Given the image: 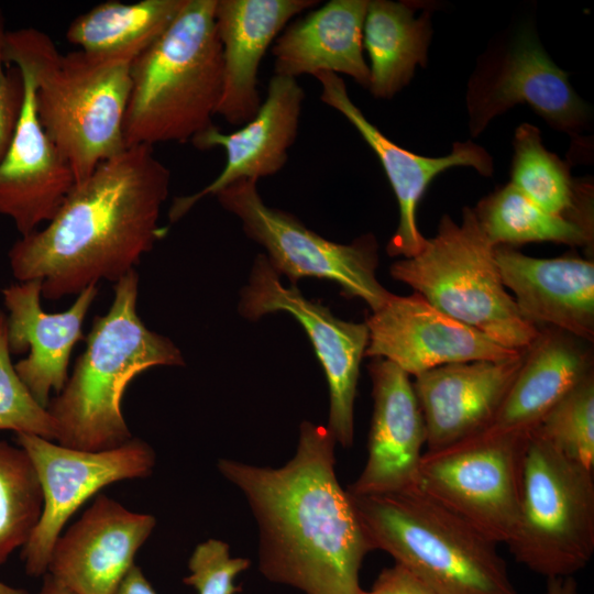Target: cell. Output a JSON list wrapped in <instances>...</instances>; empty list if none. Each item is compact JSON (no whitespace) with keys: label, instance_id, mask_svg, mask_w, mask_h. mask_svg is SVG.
I'll use <instances>...</instances> for the list:
<instances>
[{"label":"cell","instance_id":"ac0fdd59","mask_svg":"<svg viewBox=\"0 0 594 594\" xmlns=\"http://www.w3.org/2000/svg\"><path fill=\"white\" fill-rule=\"evenodd\" d=\"M1 293L10 352H29L14 369L35 400L46 408L51 394H58L69 376L72 351L82 339V324L98 287H87L67 310L54 314L44 311L41 306L40 279L11 284Z\"/></svg>","mask_w":594,"mask_h":594},{"label":"cell","instance_id":"7402d4cb","mask_svg":"<svg viewBox=\"0 0 594 594\" xmlns=\"http://www.w3.org/2000/svg\"><path fill=\"white\" fill-rule=\"evenodd\" d=\"M494 254L502 282L527 321L593 342V261L532 257L505 245L495 246Z\"/></svg>","mask_w":594,"mask_h":594},{"label":"cell","instance_id":"3957f363","mask_svg":"<svg viewBox=\"0 0 594 594\" xmlns=\"http://www.w3.org/2000/svg\"><path fill=\"white\" fill-rule=\"evenodd\" d=\"M3 61L33 82L38 120L69 162L76 183L127 146L123 120L131 89V61L81 51L63 54L34 28L8 30Z\"/></svg>","mask_w":594,"mask_h":594},{"label":"cell","instance_id":"d6a6232c","mask_svg":"<svg viewBox=\"0 0 594 594\" xmlns=\"http://www.w3.org/2000/svg\"><path fill=\"white\" fill-rule=\"evenodd\" d=\"M250 564L246 558H231L228 543L208 539L194 549L188 561L190 574L183 581L198 594H235L240 587L233 581Z\"/></svg>","mask_w":594,"mask_h":594},{"label":"cell","instance_id":"ab89813d","mask_svg":"<svg viewBox=\"0 0 594 594\" xmlns=\"http://www.w3.org/2000/svg\"><path fill=\"white\" fill-rule=\"evenodd\" d=\"M361 594H378V593L372 590L370 592L363 591Z\"/></svg>","mask_w":594,"mask_h":594},{"label":"cell","instance_id":"52a82bcc","mask_svg":"<svg viewBox=\"0 0 594 594\" xmlns=\"http://www.w3.org/2000/svg\"><path fill=\"white\" fill-rule=\"evenodd\" d=\"M494 250L473 208L464 207L460 224L444 215L419 253L395 262L389 272L446 315L522 351L540 329L520 315L502 282Z\"/></svg>","mask_w":594,"mask_h":594},{"label":"cell","instance_id":"4316f807","mask_svg":"<svg viewBox=\"0 0 594 594\" xmlns=\"http://www.w3.org/2000/svg\"><path fill=\"white\" fill-rule=\"evenodd\" d=\"M184 4L185 0L102 2L75 18L66 38L86 54L132 62L167 30Z\"/></svg>","mask_w":594,"mask_h":594},{"label":"cell","instance_id":"836d02e7","mask_svg":"<svg viewBox=\"0 0 594 594\" xmlns=\"http://www.w3.org/2000/svg\"><path fill=\"white\" fill-rule=\"evenodd\" d=\"M6 16L0 9V162L4 157L21 113L24 84L20 69L3 61V40L7 33Z\"/></svg>","mask_w":594,"mask_h":594},{"label":"cell","instance_id":"44dd1931","mask_svg":"<svg viewBox=\"0 0 594 594\" xmlns=\"http://www.w3.org/2000/svg\"><path fill=\"white\" fill-rule=\"evenodd\" d=\"M20 72L24 98L13 139L0 162V215L11 219L24 237L56 215L76 178L38 120L30 75Z\"/></svg>","mask_w":594,"mask_h":594},{"label":"cell","instance_id":"ba28073f","mask_svg":"<svg viewBox=\"0 0 594 594\" xmlns=\"http://www.w3.org/2000/svg\"><path fill=\"white\" fill-rule=\"evenodd\" d=\"M515 560L550 578L573 576L594 553V475L534 431L526 444Z\"/></svg>","mask_w":594,"mask_h":594},{"label":"cell","instance_id":"d4e9b609","mask_svg":"<svg viewBox=\"0 0 594 594\" xmlns=\"http://www.w3.org/2000/svg\"><path fill=\"white\" fill-rule=\"evenodd\" d=\"M369 0H331L289 24L274 41V74H344L369 88L363 26Z\"/></svg>","mask_w":594,"mask_h":594},{"label":"cell","instance_id":"ffe728a7","mask_svg":"<svg viewBox=\"0 0 594 594\" xmlns=\"http://www.w3.org/2000/svg\"><path fill=\"white\" fill-rule=\"evenodd\" d=\"M446 364L415 376L427 431L426 451L447 449L481 433L497 413L525 358Z\"/></svg>","mask_w":594,"mask_h":594},{"label":"cell","instance_id":"f546056e","mask_svg":"<svg viewBox=\"0 0 594 594\" xmlns=\"http://www.w3.org/2000/svg\"><path fill=\"white\" fill-rule=\"evenodd\" d=\"M43 508L34 465L20 446L0 441V564L33 534Z\"/></svg>","mask_w":594,"mask_h":594},{"label":"cell","instance_id":"e0dca14e","mask_svg":"<svg viewBox=\"0 0 594 594\" xmlns=\"http://www.w3.org/2000/svg\"><path fill=\"white\" fill-rule=\"evenodd\" d=\"M155 525L154 516L99 495L56 540L47 573L76 594H112Z\"/></svg>","mask_w":594,"mask_h":594},{"label":"cell","instance_id":"9c48e42d","mask_svg":"<svg viewBox=\"0 0 594 594\" xmlns=\"http://www.w3.org/2000/svg\"><path fill=\"white\" fill-rule=\"evenodd\" d=\"M223 209L241 221L244 233L264 248V254L293 285L306 277L336 282L348 297H358L372 311L389 293L377 279L378 244L371 233L349 244L329 241L308 229L295 216L267 206L257 182L241 179L215 195Z\"/></svg>","mask_w":594,"mask_h":594},{"label":"cell","instance_id":"f1b7e54d","mask_svg":"<svg viewBox=\"0 0 594 594\" xmlns=\"http://www.w3.org/2000/svg\"><path fill=\"white\" fill-rule=\"evenodd\" d=\"M510 176V184L541 209L593 228L569 167L542 145L530 123L516 129Z\"/></svg>","mask_w":594,"mask_h":594},{"label":"cell","instance_id":"f35d334b","mask_svg":"<svg viewBox=\"0 0 594 594\" xmlns=\"http://www.w3.org/2000/svg\"><path fill=\"white\" fill-rule=\"evenodd\" d=\"M0 594H28L23 588L12 587L0 581Z\"/></svg>","mask_w":594,"mask_h":594},{"label":"cell","instance_id":"4dcf8cb0","mask_svg":"<svg viewBox=\"0 0 594 594\" xmlns=\"http://www.w3.org/2000/svg\"><path fill=\"white\" fill-rule=\"evenodd\" d=\"M535 431L568 459L594 471V374L566 394Z\"/></svg>","mask_w":594,"mask_h":594},{"label":"cell","instance_id":"8fae6325","mask_svg":"<svg viewBox=\"0 0 594 594\" xmlns=\"http://www.w3.org/2000/svg\"><path fill=\"white\" fill-rule=\"evenodd\" d=\"M15 442L30 457L43 495L40 520L21 554L32 576L47 573L56 540L86 501L116 482L145 477L155 466L153 449L139 438L101 451L73 449L28 433H15Z\"/></svg>","mask_w":594,"mask_h":594},{"label":"cell","instance_id":"2e32d148","mask_svg":"<svg viewBox=\"0 0 594 594\" xmlns=\"http://www.w3.org/2000/svg\"><path fill=\"white\" fill-rule=\"evenodd\" d=\"M304 99V89L296 78L274 74L264 101L250 121L231 133H223L213 124L195 136L191 143L198 150L222 147L226 164L208 186L173 200L169 221H178L202 198L215 196L232 183L257 182L278 173L297 139Z\"/></svg>","mask_w":594,"mask_h":594},{"label":"cell","instance_id":"8992f818","mask_svg":"<svg viewBox=\"0 0 594 594\" xmlns=\"http://www.w3.org/2000/svg\"><path fill=\"white\" fill-rule=\"evenodd\" d=\"M348 494L371 549L387 552L433 594H518L497 543L417 484Z\"/></svg>","mask_w":594,"mask_h":594},{"label":"cell","instance_id":"d6986e66","mask_svg":"<svg viewBox=\"0 0 594 594\" xmlns=\"http://www.w3.org/2000/svg\"><path fill=\"white\" fill-rule=\"evenodd\" d=\"M373 415L367 460L348 486L353 495L398 491L417 484L426 446L425 419L409 375L393 362L374 358L369 364Z\"/></svg>","mask_w":594,"mask_h":594},{"label":"cell","instance_id":"7c38bea8","mask_svg":"<svg viewBox=\"0 0 594 594\" xmlns=\"http://www.w3.org/2000/svg\"><path fill=\"white\" fill-rule=\"evenodd\" d=\"M277 311L290 314L308 334L329 385L327 428L337 443L350 448L360 365L369 343L366 323L339 319L328 307L306 299L296 286L285 287L266 256L260 254L241 290L239 312L256 321Z\"/></svg>","mask_w":594,"mask_h":594},{"label":"cell","instance_id":"4fadbf2b","mask_svg":"<svg viewBox=\"0 0 594 594\" xmlns=\"http://www.w3.org/2000/svg\"><path fill=\"white\" fill-rule=\"evenodd\" d=\"M528 103L552 128L575 135L590 119L588 106L550 58L537 33L525 26L483 58L468 86L470 130L481 133L497 116Z\"/></svg>","mask_w":594,"mask_h":594},{"label":"cell","instance_id":"30bf717a","mask_svg":"<svg viewBox=\"0 0 594 594\" xmlns=\"http://www.w3.org/2000/svg\"><path fill=\"white\" fill-rule=\"evenodd\" d=\"M530 435L471 438L425 451L417 485L485 538L507 543L518 518L522 458Z\"/></svg>","mask_w":594,"mask_h":594},{"label":"cell","instance_id":"7a4b0ae2","mask_svg":"<svg viewBox=\"0 0 594 594\" xmlns=\"http://www.w3.org/2000/svg\"><path fill=\"white\" fill-rule=\"evenodd\" d=\"M170 170L153 146H127L76 183L56 215L8 252L18 282L42 280V297L117 283L165 235L158 227Z\"/></svg>","mask_w":594,"mask_h":594},{"label":"cell","instance_id":"6da1fadb","mask_svg":"<svg viewBox=\"0 0 594 594\" xmlns=\"http://www.w3.org/2000/svg\"><path fill=\"white\" fill-rule=\"evenodd\" d=\"M336 443L327 427L302 421L296 452L280 468L218 461L256 519L261 573L305 594H361L362 562L372 551L338 482Z\"/></svg>","mask_w":594,"mask_h":594},{"label":"cell","instance_id":"5bb4252c","mask_svg":"<svg viewBox=\"0 0 594 594\" xmlns=\"http://www.w3.org/2000/svg\"><path fill=\"white\" fill-rule=\"evenodd\" d=\"M364 322L369 329L364 356L388 360L414 377L446 364L504 361L521 352L446 315L416 292L391 294Z\"/></svg>","mask_w":594,"mask_h":594},{"label":"cell","instance_id":"9a60e30c","mask_svg":"<svg viewBox=\"0 0 594 594\" xmlns=\"http://www.w3.org/2000/svg\"><path fill=\"white\" fill-rule=\"evenodd\" d=\"M321 87L320 100L340 112L361 134L380 160L399 207L398 227L387 243L391 256L413 257L422 249L426 238L417 224V207L432 179L448 168L469 166L491 176L493 158L472 141L458 142L449 155L427 157L409 152L383 134L351 100L342 77L334 73L314 76Z\"/></svg>","mask_w":594,"mask_h":594},{"label":"cell","instance_id":"cb8c5ba5","mask_svg":"<svg viewBox=\"0 0 594 594\" xmlns=\"http://www.w3.org/2000/svg\"><path fill=\"white\" fill-rule=\"evenodd\" d=\"M591 373L593 359L585 341L558 329L540 328L494 418L472 438L530 435Z\"/></svg>","mask_w":594,"mask_h":594},{"label":"cell","instance_id":"d590c367","mask_svg":"<svg viewBox=\"0 0 594 594\" xmlns=\"http://www.w3.org/2000/svg\"><path fill=\"white\" fill-rule=\"evenodd\" d=\"M112 594H156L142 570L133 565Z\"/></svg>","mask_w":594,"mask_h":594},{"label":"cell","instance_id":"484cf974","mask_svg":"<svg viewBox=\"0 0 594 594\" xmlns=\"http://www.w3.org/2000/svg\"><path fill=\"white\" fill-rule=\"evenodd\" d=\"M417 4L369 0L363 47L370 57L369 89L389 99L409 84L417 65L425 66L432 29L430 13L415 16Z\"/></svg>","mask_w":594,"mask_h":594},{"label":"cell","instance_id":"74e56055","mask_svg":"<svg viewBox=\"0 0 594 594\" xmlns=\"http://www.w3.org/2000/svg\"><path fill=\"white\" fill-rule=\"evenodd\" d=\"M37 594H76L64 584L54 579L51 574H44L42 587Z\"/></svg>","mask_w":594,"mask_h":594},{"label":"cell","instance_id":"277c9868","mask_svg":"<svg viewBox=\"0 0 594 594\" xmlns=\"http://www.w3.org/2000/svg\"><path fill=\"white\" fill-rule=\"evenodd\" d=\"M108 311L97 316L63 389L46 407L57 427V443L101 451L132 435L121 403L130 382L156 366L185 364L174 342L152 330L138 314L139 275L131 271L114 283Z\"/></svg>","mask_w":594,"mask_h":594},{"label":"cell","instance_id":"1f68e13d","mask_svg":"<svg viewBox=\"0 0 594 594\" xmlns=\"http://www.w3.org/2000/svg\"><path fill=\"white\" fill-rule=\"evenodd\" d=\"M6 312L0 310V430L56 441L57 427L19 377L11 360Z\"/></svg>","mask_w":594,"mask_h":594},{"label":"cell","instance_id":"8d00e7d4","mask_svg":"<svg viewBox=\"0 0 594 594\" xmlns=\"http://www.w3.org/2000/svg\"><path fill=\"white\" fill-rule=\"evenodd\" d=\"M544 594H578V584L573 576L550 578Z\"/></svg>","mask_w":594,"mask_h":594},{"label":"cell","instance_id":"83f0119b","mask_svg":"<svg viewBox=\"0 0 594 594\" xmlns=\"http://www.w3.org/2000/svg\"><path fill=\"white\" fill-rule=\"evenodd\" d=\"M493 246L531 242L590 245L593 230L574 220L547 212L510 183L483 198L473 208Z\"/></svg>","mask_w":594,"mask_h":594},{"label":"cell","instance_id":"5b68a950","mask_svg":"<svg viewBox=\"0 0 594 594\" xmlns=\"http://www.w3.org/2000/svg\"><path fill=\"white\" fill-rule=\"evenodd\" d=\"M216 2L185 0L167 30L132 61L125 146L191 142L213 125L223 82Z\"/></svg>","mask_w":594,"mask_h":594},{"label":"cell","instance_id":"e575fe53","mask_svg":"<svg viewBox=\"0 0 594 594\" xmlns=\"http://www.w3.org/2000/svg\"><path fill=\"white\" fill-rule=\"evenodd\" d=\"M372 590L378 594H433L422 581L398 563L382 570Z\"/></svg>","mask_w":594,"mask_h":594},{"label":"cell","instance_id":"603a6c76","mask_svg":"<svg viewBox=\"0 0 594 594\" xmlns=\"http://www.w3.org/2000/svg\"><path fill=\"white\" fill-rule=\"evenodd\" d=\"M315 0H217L215 21L222 48L223 82L216 114L243 125L262 101L260 64L287 23L315 7Z\"/></svg>","mask_w":594,"mask_h":594}]
</instances>
